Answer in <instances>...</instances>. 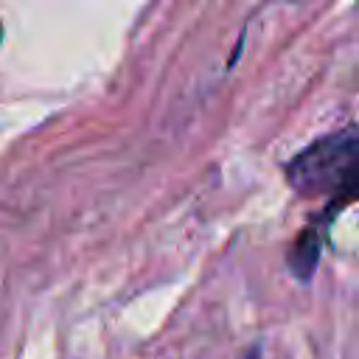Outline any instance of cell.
Returning a JSON list of instances; mask_svg holds the SVG:
<instances>
[{
	"instance_id": "obj_2",
	"label": "cell",
	"mask_w": 359,
	"mask_h": 359,
	"mask_svg": "<svg viewBox=\"0 0 359 359\" xmlns=\"http://www.w3.org/2000/svg\"><path fill=\"white\" fill-rule=\"evenodd\" d=\"M325 230H328V219L323 216V219L311 222V227H306V230L297 236L294 247L289 250V266H292V272H294L300 280H309V278H311V272H314V266H317V261H320V252H323Z\"/></svg>"
},
{
	"instance_id": "obj_3",
	"label": "cell",
	"mask_w": 359,
	"mask_h": 359,
	"mask_svg": "<svg viewBox=\"0 0 359 359\" xmlns=\"http://www.w3.org/2000/svg\"><path fill=\"white\" fill-rule=\"evenodd\" d=\"M0 39H3V25H0Z\"/></svg>"
},
{
	"instance_id": "obj_1",
	"label": "cell",
	"mask_w": 359,
	"mask_h": 359,
	"mask_svg": "<svg viewBox=\"0 0 359 359\" xmlns=\"http://www.w3.org/2000/svg\"><path fill=\"white\" fill-rule=\"evenodd\" d=\"M286 180L300 196H328V216L359 199V129L348 126L309 143L286 165Z\"/></svg>"
}]
</instances>
